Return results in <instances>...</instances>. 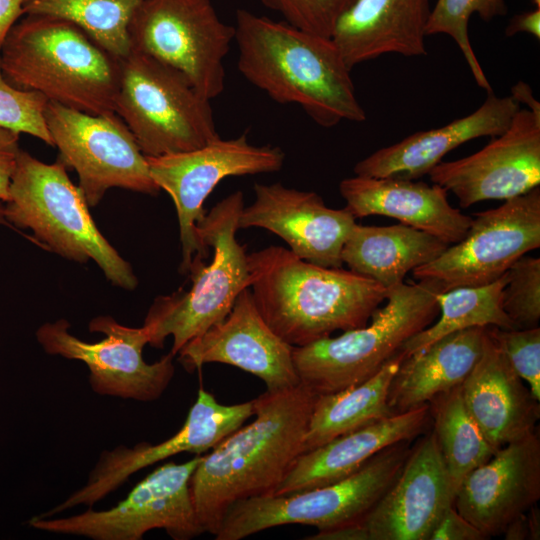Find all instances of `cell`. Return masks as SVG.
I'll return each instance as SVG.
<instances>
[{
    "instance_id": "cell-1",
    "label": "cell",
    "mask_w": 540,
    "mask_h": 540,
    "mask_svg": "<svg viewBox=\"0 0 540 540\" xmlns=\"http://www.w3.org/2000/svg\"><path fill=\"white\" fill-rule=\"evenodd\" d=\"M301 383L253 399L255 419L201 457L190 478L197 518L212 535L241 500L274 495L297 458L316 399Z\"/></svg>"
},
{
    "instance_id": "cell-2",
    "label": "cell",
    "mask_w": 540,
    "mask_h": 540,
    "mask_svg": "<svg viewBox=\"0 0 540 540\" xmlns=\"http://www.w3.org/2000/svg\"><path fill=\"white\" fill-rule=\"evenodd\" d=\"M238 69L252 85L281 104H296L319 126L363 122L346 65L331 38L246 9L235 14Z\"/></svg>"
},
{
    "instance_id": "cell-3",
    "label": "cell",
    "mask_w": 540,
    "mask_h": 540,
    "mask_svg": "<svg viewBox=\"0 0 540 540\" xmlns=\"http://www.w3.org/2000/svg\"><path fill=\"white\" fill-rule=\"evenodd\" d=\"M248 267L258 311L293 347L365 326L388 293L370 278L308 262L281 246L248 254Z\"/></svg>"
},
{
    "instance_id": "cell-4",
    "label": "cell",
    "mask_w": 540,
    "mask_h": 540,
    "mask_svg": "<svg viewBox=\"0 0 540 540\" xmlns=\"http://www.w3.org/2000/svg\"><path fill=\"white\" fill-rule=\"evenodd\" d=\"M0 65L13 86L91 115L115 113L121 59L73 22L25 14L7 34Z\"/></svg>"
},
{
    "instance_id": "cell-5",
    "label": "cell",
    "mask_w": 540,
    "mask_h": 540,
    "mask_svg": "<svg viewBox=\"0 0 540 540\" xmlns=\"http://www.w3.org/2000/svg\"><path fill=\"white\" fill-rule=\"evenodd\" d=\"M446 291L435 279L401 283L388 289L365 326L293 347L300 383L316 395L335 393L376 374L412 336L439 314L437 295Z\"/></svg>"
},
{
    "instance_id": "cell-6",
    "label": "cell",
    "mask_w": 540,
    "mask_h": 540,
    "mask_svg": "<svg viewBox=\"0 0 540 540\" xmlns=\"http://www.w3.org/2000/svg\"><path fill=\"white\" fill-rule=\"evenodd\" d=\"M243 207V194L236 191L197 223V236L205 247L212 248V259L192 260L188 291L181 288L155 299L143 324L152 347L162 348L172 336L170 352L177 355L189 341L222 321L240 292L250 286L248 254L236 239Z\"/></svg>"
},
{
    "instance_id": "cell-7",
    "label": "cell",
    "mask_w": 540,
    "mask_h": 540,
    "mask_svg": "<svg viewBox=\"0 0 540 540\" xmlns=\"http://www.w3.org/2000/svg\"><path fill=\"white\" fill-rule=\"evenodd\" d=\"M4 217L32 230L37 242L69 260L93 259L114 285L127 290L137 286L131 265L98 230L83 193L59 160L47 164L20 150Z\"/></svg>"
},
{
    "instance_id": "cell-8",
    "label": "cell",
    "mask_w": 540,
    "mask_h": 540,
    "mask_svg": "<svg viewBox=\"0 0 540 540\" xmlns=\"http://www.w3.org/2000/svg\"><path fill=\"white\" fill-rule=\"evenodd\" d=\"M209 99L175 68L131 50L121 59L115 113L146 157L186 152L219 138Z\"/></svg>"
},
{
    "instance_id": "cell-9",
    "label": "cell",
    "mask_w": 540,
    "mask_h": 540,
    "mask_svg": "<svg viewBox=\"0 0 540 540\" xmlns=\"http://www.w3.org/2000/svg\"><path fill=\"white\" fill-rule=\"evenodd\" d=\"M410 451V441H402L383 449L340 481L236 502L226 512L215 540H241L287 524L310 525L325 531L354 523L396 480Z\"/></svg>"
},
{
    "instance_id": "cell-10",
    "label": "cell",
    "mask_w": 540,
    "mask_h": 540,
    "mask_svg": "<svg viewBox=\"0 0 540 540\" xmlns=\"http://www.w3.org/2000/svg\"><path fill=\"white\" fill-rule=\"evenodd\" d=\"M128 35L131 50L180 71L205 98L223 93L235 28L221 20L212 0H143Z\"/></svg>"
},
{
    "instance_id": "cell-11",
    "label": "cell",
    "mask_w": 540,
    "mask_h": 540,
    "mask_svg": "<svg viewBox=\"0 0 540 540\" xmlns=\"http://www.w3.org/2000/svg\"><path fill=\"white\" fill-rule=\"evenodd\" d=\"M201 457L157 467L110 509H89L56 519L34 516L27 524L41 531L93 540H141L153 529L165 530L174 540H190L205 532L190 491V478Z\"/></svg>"
},
{
    "instance_id": "cell-12",
    "label": "cell",
    "mask_w": 540,
    "mask_h": 540,
    "mask_svg": "<svg viewBox=\"0 0 540 540\" xmlns=\"http://www.w3.org/2000/svg\"><path fill=\"white\" fill-rule=\"evenodd\" d=\"M44 116L58 160L77 172L88 206H97L113 187L150 195L160 191L146 156L116 113L91 115L48 101Z\"/></svg>"
},
{
    "instance_id": "cell-13",
    "label": "cell",
    "mask_w": 540,
    "mask_h": 540,
    "mask_svg": "<svg viewBox=\"0 0 540 540\" xmlns=\"http://www.w3.org/2000/svg\"><path fill=\"white\" fill-rule=\"evenodd\" d=\"M146 159L152 179L175 204L182 250L179 270L188 273L193 259L209 257L210 248L199 240L196 225L205 216L204 201L217 184L229 176L279 171L285 154L277 146L253 145L242 134L219 137L195 150Z\"/></svg>"
},
{
    "instance_id": "cell-14",
    "label": "cell",
    "mask_w": 540,
    "mask_h": 540,
    "mask_svg": "<svg viewBox=\"0 0 540 540\" xmlns=\"http://www.w3.org/2000/svg\"><path fill=\"white\" fill-rule=\"evenodd\" d=\"M90 332L105 338L86 342L72 335L65 319L45 323L36 339L50 355L84 362L89 369L92 390L104 396L152 402L161 397L174 377V355L169 352L154 363L143 358L148 334L142 327L121 325L111 316H98L88 325Z\"/></svg>"
},
{
    "instance_id": "cell-15",
    "label": "cell",
    "mask_w": 540,
    "mask_h": 540,
    "mask_svg": "<svg viewBox=\"0 0 540 540\" xmlns=\"http://www.w3.org/2000/svg\"><path fill=\"white\" fill-rule=\"evenodd\" d=\"M540 247V187L475 214L464 238L413 270L445 290L480 286L504 275L520 257Z\"/></svg>"
},
{
    "instance_id": "cell-16",
    "label": "cell",
    "mask_w": 540,
    "mask_h": 540,
    "mask_svg": "<svg viewBox=\"0 0 540 540\" xmlns=\"http://www.w3.org/2000/svg\"><path fill=\"white\" fill-rule=\"evenodd\" d=\"M456 491L435 434L413 448L396 480L358 521L327 530L324 540H429Z\"/></svg>"
},
{
    "instance_id": "cell-17",
    "label": "cell",
    "mask_w": 540,
    "mask_h": 540,
    "mask_svg": "<svg viewBox=\"0 0 540 540\" xmlns=\"http://www.w3.org/2000/svg\"><path fill=\"white\" fill-rule=\"evenodd\" d=\"M253 415V400L224 405L200 387L184 424L173 436L155 445L140 442L133 447L120 445L104 450L86 484L37 517L49 518L79 505L92 507L143 468L182 452L201 455L212 450Z\"/></svg>"
},
{
    "instance_id": "cell-18",
    "label": "cell",
    "mask_w": 540,
    "mask_h": 540,
    "mask_svg": "<svg viewBox=\"0 0 540 540\" xmlns=\"http://www.w3.org/2000/svg\"><path fill=\"white\" fill-rule=\"evenodd\" d=\"M430 180L452 192L462 208L508 200L540 185V117L520 108L507 129L479 151L441 161Z\"/></svg>"
},
{
    "instance_id": "cell-19",
    "label": "cell",
    "mask_w": 540,
    "mask_h": 540,
    "mask_svg": "<svg viewBox=\"0 0 540 540\" xmlns=\"http://www.w3.org/2000/svg\"><path fill=\"white\" fill-rule=\"evenodd\" d=\"M188 372L207 363L235 366L261 379L268 391L300 384L293 346L281 339L257 309L250 288L240 292L229 314L177 353Z\"/></svg>"
},
{
    "instance_id": "cell-20",
    "label": "cell",
    "mask_w": 540,
    "mask_h": 540,
    "mask_svg": "<svg viewBox=\"0 0 540 540\" xmlns=\"http://www.w3.org/2000/svg\"><path fill=\"white\" fill-rule=\"evenodd\" d=\"M254 193V201L240 213L239 229H266L298 257L324 267H342V249L356 224L346 208H329L317 193L281 183H256Z\"/></svg>"
},
{
    "instance_id": "cell-21",
    "label": "cell",
    "mask_w": 540,
    "mask_h": 540,
    "mask_svg": "<svg viewBox=\"0 0 540 540\" xmlns=\"http://www.w3.org/2000/svg\"><path fill=\"white\" fill-rule=\"evenodd\" d=\"M540 498V438L530 435L496 450L459 485L453 506L485 537L508 525Z\"/></svg>"
},
{
    "instance_id": "cell-22",
    "label": "cell",
    "mask_w": 540,
    "mask_h": 540,
    "mask_svg": "<svg viewBox=\"0 0 540 540\" xmlns=\"http://www.w3.org/2000/svg\"><path fill=\"white\" fill-rule=\"evenodd\" d=\"M524 383L486 327L481 356L460 387L468 412L495 450L537 429L539 401Z\"/></svg>"
},
{
    "instance_id": "cell-23",
    "label": "cell",
    "mask_w": 540,
    "mask_h": 540,
    "mask_svg": "<svg viewBox=\"0 0 540 540\" xmlns=\"http://www.w3.org/2000/svg\"><path fill=\"white\" fill-rule=\"evenodd\" d=\"M520 105L512 96L488 93L474 112L446 125L418 131L390 146L381 148L354 166V173L364 177H396L416 180L442 161L458 146L479 138L504 132Z\"/></svg>"
},
{
    "instance_id": "cell-24",
    "label": "cell",
    "mask_w": 540,
    "mask_h": 540,
    "mask_svg": "<svg viewBox=\"0 0 540 540\" xmlns=\"http://www.w3.org/2000/svg\"><path fill=\"white\" fill-rule=\"evenodd\" d=\"M346 209L355 217H391L400 223L429 233L449 245L466 235L471 217L448 201L440 185L396 177L357 176L339 185Z\"/></svg>"
},
{
    "instance_id": "cell-25",
    "label": "cell",
    "mask_w": 540,
    "mask_h": 540,
    "mask_svg": "<svg viewBox=\"0 0 540 540\" xmlns=\"http://www.w3.org/2000/svg\"><path fill=\"white\" fill-rule=\"evenodd\" d=\"M430 13V0H352L331 39L351 70L385 54L426 55Z\"/></svg>"
},
{
    "instance_id": "cell-26",
    "label": "cell",
    "mask_w": 540,
    "mask_h": 540,
    "mask_svg": "<svg viewBox=\"0 0 540 540\" xmlns=\"http://www.w3.org/2000/svg\"><path fill=\"white\" fill-rule=\"evenodd\" d=\"M430 422L429 404L394 414L301 454L274 495H285L340 481L383 449L418 437Z\"/></svg>"
},
{
    "instance_id": "cell-27",
    "label": "cell",
    "mask_w": 540,
    "mask_h": 540,
    "mask_svg": "<svg viewBox=\"0 0 540 540\" xmlns=\"http://www.w3.org/2000/svg\"><path fill=\"white\" fill-rule=\"evenodd\" d=\"M486 327L450 333L405 356L389 388L393 414L423 404L462 384L481 356Z\"/></svg>"
},
{
    "instance_id": "cell-28",
    "label": "cell",
    "mask_w": 540,
    "mask_h": 540,
    "mask_svg": "<svg viewBox=\"0 0 540 540\" xmlns=\"http://www.w3.org/2000/svg\"><path fill=\"white\" fill-rule=\"evenodd\" d=\"M449 246L439 238L404 225L355 224L342 249L349 270L390 289L404 282L408 272L425 265Z\"/></svg>"
},
{
    "instance_id": "cell-29",
    "label": "cell",
    "mask_w": 540,
    "mask_h": 540,
    "mask_svg": "<svg viewBox=\"0 0 540 540\" xmlns=\"http://www.w3.org/2000/svg\"><path fill=\"white\" fill-rule=\"evenodd\" d=\"M404 357L400 350L362 383L335 393L317 395L305 436V452L394 415L388 404L389 388Z\"/></svg>"
},
{
    "instance_id": "cell-30",
    "label": "cell",
    "mask_w": 540,
    "mask_h": 540,
    "mask_svg": "<svg viewBox=\"0 0 540 540\" xmlns=\"http://www.w3.org/2000/svg\"><path fill=\"white\" fill-rule=\"evenodd\" d=\"M508 281L506 272L495 281L480 286H461L437 295L439 319L409 338L402 346L405 356L459 330L494 326L515 329L502 307V293Z\"/></svg>"
},
{
    "instance_id": "cell-31",
    "label": "cell",
    "mask_w": 540,
    "mask_h": 540,
    "mask_svg": "<svg viewBox=\"0 0 540 540\" xmlns=\"http://www.w3.org/2000/svg\"><path fill=\"white\" fill-rule=\"evenodd\" d=\"M433 433L455 491L465 476L487 462L496 450L468 412L460 385L429 402Z\"/></svg>"
},
{
    "instance_id": "cell-32",
    "label": "cell",
    "mask_w": 540,
    "mask_h": 540,
    "mask_svg": "<svg viewBox=\"0 0 540 540\" xmlns=\"http://www.w3.org/2000/svg\"><path fill=\"white\" fill-rule=\"evenodd\" d=\"M143 0H24L25 14H44L73 22L119 59L131 51L128 25Z\"/></svg>"
},
{
    "instance_id": "cell-33",
    "label": "cell",
    "mask_w": 540,
    "mask_h": 540,
    "mask_svg": "<svg viewBox=\"0 0 540 540\" xmlns=\"http://www.w3.org/2000/svg\"><path fill=\"white\" fill-rule=\"evenodd\" d=\"M507 13L505 0H436L427 24V36L445 34L458 45L477 85L492 92L491 85L472 48L468 23L477 14L488 22Z\"/></svg>"
},
{
    "instance_id": "cell-34",
    "label": "cell",
    "mask_w": 540,
    "mask_h": 540,
    "mask_svg": "<svg viewBox=\"0 0 540 540\" xmlns=\"http://www.w3.org/2000/svg\"><path fill=\"white\" fill-rule=\"evenodd\" d=\"M502 307L515 329L537 327L540 321V259L523 255L508 269Z\"/></svg>"
},
{
    "instance_id": "cell-35",
    "label": "cell",
    "mask_w": 540,
    "mask_h": 540,
    "mask_svg": "<svg viewBox=\"0 0 540 540\" xmlns=\"http://www.w3.org/2000/svg\"><path fill=\"white\" fill-rule=\"evenodd\" d=\"M47 103L42 94L11 85L0 65V127L29 134L53 146L44 116Z\"/></svg>"
},
{
    "instance_id": "cell-36",
    "label": "cell",
    "mask_w": 540,
    "mask_h": 540,
    "mask_svg": "<svg viewBox=\"0 0 540 540\" xmlns=\"http://www.w3.org/2000/svg\"><path fill=\"white\" fill-rule=\"evenodd\" d=\"M488 334L505 354L516 374L540 401V328L500 329L487 327Z\"/></svg>"
},
{
    "instance_id": "cell-37",
    "label": "cell",
    "mask_w": 540,
    "mask_h": 540,
    "mask_svg": "<svg viewBox=\"0 0 540 540\" xmlns=\"http://www.w3.org/2000/svg\"><path fill=\"white\" fill-rule=\"evenodd\" d=\"M279 12L286 23L306 32L331 38L335 23L352 0H262Z\"/></svg>"
},
{
    "instance_id": "cell-38",
    "label": "cell",
    "mask_w": 540,
    "mask_h": 540,
    "mask_svg": "<svg viewBox=\"0 0 540 540\" xmlns=\"http://www.w3.org/2000/svg\"><path fill=\"white\" fill-rule=\"evenodd\" d=\"M486 537L450 506L432 531L429 540H484Z\"/></svg>"
},
{
    "instance_id": "cell-39",
    "label": "cell",
    "mask_w": 540,
    "mask_h": 540,
    "mask_svg": "<svg viewBox=\"0 0 540 540\" xmlns=\"http://www.w3.org/2000/svg\"><path fill=\"white\" fill-rule=\"evenodd\" d=\"M19 133L0 127V200L8 199L11 177L20 152Z\"/></svg>"
},
{
    "instance_id": "cell-40",
    "label": "cell",
    "mask_w": 540,
    "mask_h": 540,
    "mask_svg": "<svg viewBox=\"0 0 540 540\" xmlns=\"http://www.w3.org/2000/svg\"><path fill=\"white\" fill-rule=\"evenodd\" d=\"M518 33H528L540 39V8L514 15L505 29V35L512 37Z\"/></svg>"
},
{
    "instance_id": "cell-41",
    "label": "cell",
    "mask_w": 540,
    "mask_h": 540,
    "mask_svg": "<svg viewBox=\"0 0 540 540\" xmlns=\"http://www.w3.org/2000/svg\"><path fill=\"white\" fill-rule=\"evenodd\" d=\"M24 0H0V49L18 19L24 15Z\"/></svg>"
},
{
    "instance_id": "cell-42",
    "label": "cell",
    "mask_w": 540,
    "mask_h": 540,
    "mask_svg": "<svg viewBox=\"0 0 540 540\" xmlns=\"http://www.w3.org/2000/svg\"><path fill=\"white\" fill-rule=\"evenodd\" d=\"M510 96H512L519 105H525L526 109L540 117V103L534 97L532 89L527 83L518 81L514 84L511 88Z\"/></svg>"
},
{
    "instance_id": "cell-43",
    "label": "cell",
    "mask_w": 540,
    "mask_h": 540,
    "mask_svg": "<svg viewBox=\"0 0 540 540\" xmlns=\"http://www.w3.org/2000/svg\"><path fill=\"white\" fill-rule=\"evenodd\" d=\"M0 223H6L4 217V202L0 200Z\"/></svg>"
},
{
    "instance_id": "cell-44",
    "label": "cell",
    "mask_w": 540,
    "mask_h": 540,
    "mask_svg": "<svg viewBox=\"0 0 540 540\" xmlns=\"http://www.w3.org/2000/svg\"><path fill=\"white\" fill-rule=\"evenodd\" d=\"M535 8H540V0H531Z\"/></svg>"
}]
</instances>
